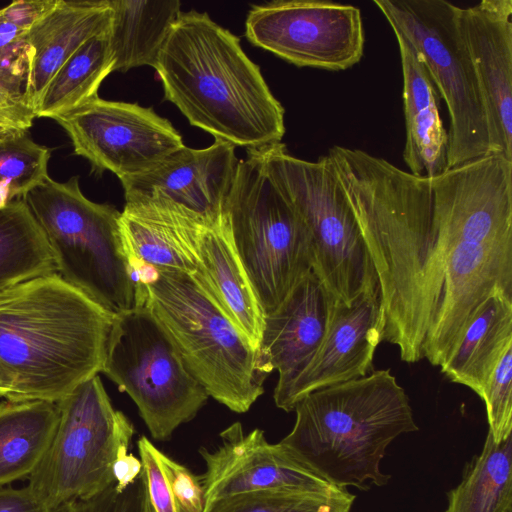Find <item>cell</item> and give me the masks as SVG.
I'll use <instances>...</instances> for the list:
<instances>
[{"label":"cell","instance_id":"obj_37","mask_svg":"<svg viewBox=\"0 0 512 512\" xmlns=\"http://www.w3.org/2000/svg\"><path fill=\"white\" fill-rule=\"evenodd\" d=\"M57 2L58 0H16L1 8L0 15L28 32Z\"/></svg>","mask_w":512,"mask_h":512},{"label":"cell","instance_id":"obj_16","mask_svg":"<svg viewBox=\"0 0 512 512\" xmlns=\"http://www.w3.org/2000/svg\"><path fill=\"white\" fill-rule=\"evenodd\" d=\"M334 301L311 271L275 311L265 315L257 369L266 376L278 371L274 401L286 412L296 383L321 346Z\"/></svg>","mask_w":512,"mask_h":512},{"label":"cell","instance_id":"obj_28","mask_svg":"<svg viewBox=\"0 0 512 512\" xmlns=\"http://www.w3.org/2000/svg\"><path fill=\"white\" fill-rule=\"evenodd\" d=\"M445 512H512V435L496 442L488 432L448 493Z\"/></svg>","mask_w":512,"mask_h":512},{"label":"cell","instance_id":"obj_25","mask_svg":"<svg viewBox=\"0 0 512 512\" xmlns=\"http://www.w3.org/2000/svg\"><path fill=\"white\" fill-rule=\"evenodd\" d=\"M109 41L114 71L140 66L155 69L160 52L181 11L178 0H109Z\"/></svg>","mask_w":512,"mask_h":512},{"label":"cell","instance_id":"obj_6","mask_svg":"<svg viewBox=\"0 0 512 512\" xmlns=\"http://www.w3.org/2000/svg\"><path fill=\"white\" fill-rule=\"evenodd\" d=\"M142 303L208 396L244 413L263 394L257 351L212 297L187 273L156 270Z\"/></svg>","mask_w":512,"mask_h":512},{"label":"cell","instance_id":"obj_27","mask_svg":"<svg viewBox=\"0 0 512 512\" xmlns=\"http://www.w3.org/2000/svg\"><path fill=\"white\" fill-rule=\"evenodd\" d=\"M108 31L86 41L59 68L34 109L35 118L54 119L98 97L100 85L114 68Z\"/></svg>","mask_w":512,"mask_h":512},{"label":"cell","instance_id":"obj_33","mask_svg":"<svg viewBox=\"0 0 512 512\" xmlns=\"http://www.w3.org/2000/svg\"><path fill=\"white\" fill-rule=\"evenodd\" d=\"M485 403L488 432L496 442L512 435V345L495 367L481 398Z\"/></svg>","mask_w":512,"mask_h":512},{"label":"cell","instance_id":"obj_8","mask_svg":"<svg viewBox=\"0 0 512 512\" xmlns=\"http://www.w3.org/2000/svg\"><path fill=\"white\" fill-rule=\"evenodd\" d=\"M272 180L305 222L312 241V271L335 301L351 305L379 294L377 274L334 164L288 153L283 143L257 149Z\"/></svg>","mask_w":512,"mask_h":512},{"label":"cell","instance_id":"obj_3","mask_svg":"<svg viewBox=\"0 0 512 512\" xmlns=\"http://www.w3.org/2000/svg\"><path fill=\"white\" fill-rule=\"evenodd\" d=\"M115 316L57 272L0 292L6 400L57 403L103 372Z\"/></svg>","mask_w":512,"mask_h":512},{"label":"cell","instance_id":"obj_2","mask_svg":"<svg viewBox=\"0 0 512 512\" xmlns=\"http://www.w3.org/2000/svg\"><path fill=\"white\" fill-rule=\"evenodd\" d=\"M339 178L377 274L381 339L418 362L438 296L431 180L368 152Z\"/></svg>","mask_w":512,"mask_h":512},{"label":"cell","instance_id":"obj_31","mask_svg":"<svg viewBox=\"0 0 512 512\" xmlns=\"http://www.w3.org/2000/svg\"><path fill=\"white\" fill-rule=\"evenodd\" d=\"M51 149L35 142L27 130L16 129L0 139V183L12 200L24 196L48 177Z\"/></svg>","mask_w":512,"mask_h":512},{"label":"cell","instance_id":"obj_45","mask_svg":"<svg viewBox=\"0 0 512 512\" xmlns=\"http://www.w3.org/2000/svg\"><path fill=\"white\" fill-rule=\"evenodd\" d=\"M6 51H7V50H6ZM3 52H5V51H3ZM3 52H0V55H1Z\"/></svg>","mask_w":512,"mask_h":512},{"label":"cell","instance_id":"obj_1","mask_svg":"<svg viewBox=\"0 0 512 512\" xmlns=\"http://www.w3.org/2000/svg\"><path fill=\"white\" fill-rule=\"evenodd\" d=\"M430 180L440 297L422 359L440 367L491 294L512 297V160L488 154Z\"/></svg>","mask_w":512,"mask_h":512},{"label":"cell","instance_id":"obj_13","mask_svg":"<svg viewBox=\"0 0 512 512\" xmlns=\"http://www.w3.org/2000/svg\"><path fill=\"white\" fill-rule=\"evenodd\" d=\"M245 36L256 47L297 66L342 71L364 51L360 10L319 0H275L253 5Z\"/></svg>","mask_w":512,"mask_h":512},{"label":"cell","instance_id":"obj_11","mask_svg":"<svg viewBox=\"0 0 512 512\" xmlns=\"http://www.w3.org/2000/svg\"><path fill=\"white\" fill-rule=\"evenodd\" d=\"M57 406L54 438L27 484L50 512L113 484L114 463L128 453L135 433L132 422L114 409L98 375Z\"/></svg>","mask_w":512,"mask_h":512},{"label":"cell","instance_id":"obj_41","mask_svg":"<svg viewBox=\"0 0 512 512\" xmlns=\"http://www.w3.org/2000/svg\"><path fill=\"white\" fill-rule=\"evenodd\" d=\"M11 389V384L6 373L0 367V397L6 398Z\"/></svg>","mask_w":512,"mask_h":512},{"label":"cell","instance_id":"obj_32","mask_svg":"<svg viewBox=\"0 0 512 512\" xmlns=\"http://www.w3.org/2000/svg\"><path fill=\"white\" fill-rule=\"evenodd\" d=\"M29 61L26 41L0 55V114L24 130L32 126L35 118L25 94Z\"/></svg>","mask_w":512,"mask_h":512},{"label":"cell","instance_id":"obj_10","mask_svg":"<svg viewBox=\"0 0 512 512\" xmlns=\"http://www.w3.org/2000/svg\"><path fill=\"white\" fill-rule=\"evenodd\" d=\"M393 32L422 60L450 124L448 168L489 154L487 120L479 83L461 25V7L445 0H374Z\"/></svg>","mask_w":512,"mask_h":512},{"label":"cell","instance_id":"obj_35","mask_svg":"<svg viewBox=\"0 0 512 512\" xmlns=\"http://www.w3.org/2000/svg\"><path fill=\"white\" fill-rule=\"evenodd\" d=\"M137 445L152 512H181L163 469L162 452L146 436H141Z\"/></svg>","mask_w":512,"mask_h":512},{"label":"cell","instance_id":"obj_23","mask_svg":"<svg viewBox=\"0 0 512 512\" xmlns=\"http://www.w3.org/2000/svg\"><path fill=\"white\" fill-rule=\"evenodd\" d=\"M394 34L403 76V160L409 173L433 178L448 169V136L440 117V96L413 46L400 33Z\"/></svg>","mask_w":512,"mask_h":512},{"label":"cell","instance_id":"obj_21","mask_svg":"<svg viewBox=\"0 0 512 512\" xmlns=\"http://www.w3.org/2000/svg\"><path fill=\"white\" fill-rule=\"evenodd\" d=\"M109 0H58L28 31L26 98L35 109L59 68L89 39L110 27Z\"/></svg>","mask_w":512,"mask_h":512},{"label":"cell","instance_id":"obj_43","mask_svg":"<svg viewBox=\"0 0 512 512\" xmlns=\"http://www.w3.org/2000/svg\"><path fill=\"white\" fill-rule=\"evenodd\" d=\"M16 129H18V128L7 127V126H0V139L5 138V137L11 135L12 133H14V131Z\"/></svg>","mask_w":512,"mask_h":512},{"label":"cell","instance_id":"obj_7","mask_svg":"<svg viewBox=\"0 0 512 512\" xmlns=\"http://www.w3.org/2000/svg\"><path fill=\"white\" fill-rule=\"evenodd\" d=\"M49 243L56 272L106 310L136 305V281L119 225L121 212L81 191L79 177H46L23 198Z\"/></svg>","mask_w":512,"mask_h":512},{"label":"cell","instance_id":"obj_15","mask_svg":"<svg viewBox=\"0 0 512 512\" xmlns=\"http://www.w3.org/2000/svg\"><path fill=\"white\" fill-rule=\"evenodd\" d=\"M220 437L222 443L215 451H199L206 463L201 479L206 505L260 491L335 494L347 490L294 458L279 443H269L261 429L245 433L241 423L235 422Z\"/></svg>","mask_w":512,"mask_h":512},{"label":"cell","instance_id":"obj_29","mask_svg":"<svg viewBox=\"0 0 512 512\" xmlns=\"http://www.w3.org/2000/svg\"><path fill=\"white\" fill-rule=\"evenodd\" d=\"M56 272L47 238L23 198L0 209V292Z\"/></svg>","mask_w":512,"mask_h":512},{"label":"cell","instance_id":"obj_9","mask_svg":"<svg viewBox=\"0 0 512 512\" xmlns=\"http://www.w3.org/2000/svg\"><path fill=\"white\" fill-rule=\"evenodd\" d=\"M222 216L264 314L272 313L312 271V241L256 149L239 160Z\"/></svg>","mask_w":512,"mask_h":512},{"label":"cell","instance_id":"obj_40","mask_svg":"<svg viewBox=\"0 0 512 512\" xmlns=\"http://www.w3.org/2000/svg\"><path fill=\"white\" fill-rule=\"evenodd\" d=\"M27 33L0 15V52L25 42Z\"/></svg>","mask_w":512,"mask_h":512},{"label":"cell","instance_id":"obj_24","mask_svg":"<svg viewBox=\"0 0 512 512\" xmlns=\"http://www.w3.org/2000/svg\"><path fill=\"white\" fill-rule=\"evenodd\" d=\"M512 345V297L491 294L477 309L458 344L440 366L453 383L482 398L502 355Z\"/></svg>","mask_w":512,"mask_h":512},{"label":"cell","instance_id":"obj_44","mask_svg":"<svg viewBox=\"0 0 512 512\" xmlns=\"http://www.w3.org/2000/svg\"><path fill=\"white\" fill-rule=\"evenodd\" d=\"M0 126H7V127L17 128L15 126V124L10 119H8L7 117L3 116L2 114H0Z\"/></svg>","mask_w":512,"mask_h":512},{"label":"cell","instance_id":"obj_19","mask_svg":"<svg viewBox=\"0 0 512 512\" xmlns=\"http://www.w3.org/2000/svg\"><path fill=\"white\" fill-rule=\"evenodd\" d=\"M380 342L379 294H363L351 305L334 301L324 339L296 383L287 412L293 411L302 398L315 390L370 374Z\"/></svg>","mask_w":512,"mask_h":512},{"label":"cell","instance_id":"obj_30","mask_svg":"<svg viewBox=\"0 0 512 512\" xmlns=\"http://www.w3.org/2000/svg\"><path fill=\"white\" fill-rule=\"evenodd\" d=\"M355 495L260 491L215 500L204 512H350Z\"/></svg>","mask_w":512,"mask_h":512},{"label":"cell","instance_id":"obj_18","mask_svg":"<svg viewBox=\"0 0 512 512\" xmlns=\"http://www.w3.org/2000/svg\"><path fill=\"white\" fill-rule=\"evenodd\" d=\"M512 0L461 8V25L484 104L489 154L512 160Z\"/></svg>","mask_w":512,"mask_h":512},{"label":"cell","instance_id":"obj_4","mask_svg":"<svg viewBox=\"0 0 512 512\" xmlns=\"http://www.w3.org/2000/svg\"><path fill=\"white\" fill-rule=\"evenodd\" d=\"M165 100L192 126L233 146L280 143L285 109L240 39L206 12H181L155 67Z\"/></svg>","mask_w":512,"mask_h":512},{"label":"cell","instance_id":"obj_26","mask_svg":"<svg viewBox=\"0 0 512 512\" xmlns=\"http://www.w3.org/2000/svg\"><path fill=\"white\" fill-rule=\"evenodd\" d=\"M59 421L57 403H0V487L28 478L47 452Z\"/></svg>","mask_w":512,"mask_h":512},{"label":"cell","instance_id":"obj_14","mask_svg":"<svg viewBox=\"0 0 512 512\" xmlns=\"http://www.w3.org/2000/svg\"><path fill=\"white\" fill-rule=\"evenodd\" d=\"M53 120L94 173L110 171L119 180L151 169L184 146L169 120L136 103L98 96Z\"/></svg>","mask_w":512,"mask_h":512},{"label":"cell","instance_id":"obj_38","mask_svg":"<svg viewBox=\"0 0 512 512\" xmlns=\"http://www.w3.org/2000/svg\"><path fill=\"white\" fill-rule=\"evenodd\" d=\"M0 512H50L31 488L0 487Z\"/></svg>","mask_w":512,"mask_h":512},{"label":"cell","instance_id":"obj_22","mask_svg":"<svg viewBox=\"0 0 512 512\" xmlns=\"http://www.w3.org/2000/svg\"><path fill=\"white\" fill-rule=\"evenodd\" d=\"M200 270L191 276L257 351L264 311L223 218L203 230L198 244Z\"/></svg>","mask_w":512,"mask_h":512},{"label":"cell","instance_id":"obj_5","mask_svg":"<svg viewBox=\"0 0 512 512\" xmlns=\"http://www.w3.org/2000/svg\"><path fill=\"white\" fill-rule=\"evenodd\" d=\"M294 411V426L279 444L343 489L386 485L391 475L380 464L387 447L418 430L409 398L390 369L315 390Z\"/></svg>","mask_w":512,"mask_h":512},{"label":"cell","instance_id":"obj_39","mask_svg":"<svg viewBox=\"0 0 512 512\" xmlns=\"http://www.w3.org/2000/svg\"><path fill=\"white\" fill-rule=\"evenodd\" d=\"M143 469L140 459L133 454L120 456L113 466L115 484L118 489H124L139 476Z\"/></svg>","mask_w":512,"mask_h":512},{"label":"cell","instance_id":"obj_20","mask_svg":"<svg viewBox=\"0 0 512 512\" xmlns=\"http://www.w3.org/2000/svg\"><path fill=\"white\" fill-rule=\"evenodd\" d=\"M211 223L215 222L159 199L126 202L119 218L131 267L146 265L155 270H176L190 276L200 270L199 239Z\"/></svg>","mask_w":512,"mask_h":512},{"label":"cell","instance_id":"obj_34","mask_svg":"<svg viewBox=\"0 0 512 512\" xmlns=\"http://www.w3.org/2000/svg\"><path fill=\"white\" fill-rule=\"evenodd\" d=\"M53 512H152L144 470L130 485L118 489L115 482L85 498L72 500Z\"/></svg>","mask_w":512,"mask_h":512},{"label":"cell","instance_id":"obj_17","mask_svg":"<svg viewBox=\"0 0 512 512\" xmlns=\"http://www.w3.org/2000/svg\"><path fill=\"white\" fill-rule=\"evenodd\" d=\"M239 160L223 140L203 149L183 146L151 169L120 180L126 202L159 199L217 222L233 184Z\"/></svg>","mask_w":512,"mask_h":512},{"label":"cell","instance_id":"obj_36","mask_svg":"<svg viewBox=\"0 0 512 512\" xmlns=\"http://www.w3.org/2000/svg\"><path fill=\"white\" fill-rule=\"evenodd\" d=\"M161 461L180 511L204 512L206 502L201 480L164 453Z\"/></svg>","mask_w":512,"mask_h":512},{"label":"cell","instance_id":"obj_12","mask_svg":"<svg viewBox=\"0 0 512 512\" xmlns=\"http://www.w3.org/2000/svg\"><path fill=\"white\" fill-rule=\"evenodd\" d=\"M102 373L131 397L159 441L193 419L209 397L145 305L116 314Z\"/></svg>","mask_w":512,"mask_h":512},{"label":"cell","instance_id":"obj_42","mask_svg":"<svg viewBox=\"0 0 512 512\" xmlns=\"http://www.w3.org/2000/svg\"><path fill=\"white\" fill-rule=\"evenodd\" d=\"M10 201H12L9 188L0 183V209L5 207Z\"/></svg>","mask_w":512,"mask_h":512}]
</instances>
